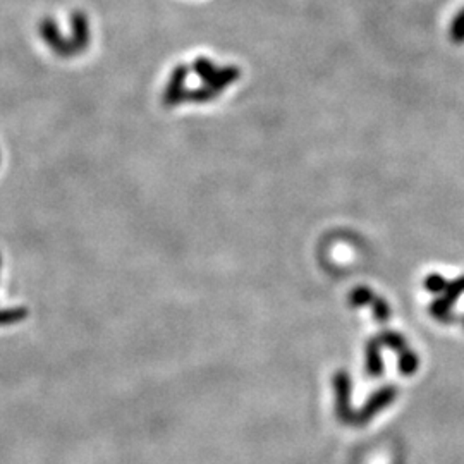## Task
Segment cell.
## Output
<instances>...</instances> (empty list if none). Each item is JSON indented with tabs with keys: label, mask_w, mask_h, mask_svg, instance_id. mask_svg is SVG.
I'll return each instance as SVG.
<instances>
[{
	"label": "cell",
	"mask_w": 464,
	"mask_h": 464,
	"mask_svg": "<svg viewBox=\"0 0 464 464\" xmlns=\"http://www.w3.org/2000/svg\"><path fill=\"white\" fill-rule=\"evenodd\" d=\"M334 391H335V413L339 419L344 423H353L354 413L351 411V378L344 370H339L334 375Z\"/></svg>",
	"instance_id": "1"
},
{
	"label": "cell",
	"mask_w": 464,
	"mask_h": 464,
	"mask_svg": "<svg viewBox=\"0 0 464 464\" xmlns=\"http://www.w3.org/2000/svg\"><path fill=\"white\" fill-rule=\"evenodd\" d=\"M395 395H398V391H395L394 387H391V385L382 387L380 391L375 392V394L371 395L367 402H365L363 408H361L358 413H354V419H353L354 425H365V423L370 422V419L374 418V416H377L382 409L387 408L389 404L394 402Z\"/></svg>",
	"instance_id": "2"
},
{
	"label": "cell",
	"mask_w": 464,
	"mask_h": 464,
	"mask_svg": "<svg viewBox=\"0 0 464 464\" xmlns=\"http://www.w3.org/2000/svg\"><path fill=\"white\" fill-rule=\"evenodd\" d=\"M463 294H464V276L459 277L457 280H452V282L447 284L442 296H440L439 300L433 301V304L430 306V311H432L433 317L440 318V320L449 317L450 310H452V306H454V301L459 300Z\"/></svg>",
	"instance_id": "3"
},
{
	"label": "cell",
	"mask_w": 464,
	"mask_h": 464,
	"mask_svg": "<svg viewBox=\"0 0 464 464\" xmlns=\"http://www.w3.org/2000/svg\"><path fill=\"white\" fill-rule=\"evenodd\" d=\"M188 76V71L186 67H178L174 71L171 77V83H169L167 91H165V103L167 105H175L182 98V90H184V81Z\"/></svg>",
	"instance_id": "4"
},
{
	"label": "cell",
	"mask_w": 464,
	"mask_h": 464,
	"mask_svg": "<svg viewBox=\"0 0 464 464\" xmlns=\"http://www.w3.org/2000/svg\"><path fill=\"white\" fill-rule=\"evenodd\" d=\"M380 345V339H371L367 344V371L370 377H380L382 371H384Z\"/></svg>",
	"instance_id": "5"
},
{
	"label": "cell",
	"mask_w": 464,
	"mask_h": 464,
	"mask_svg": "<svg viewBox=\"0 0 464 464\" xmlns=\"http://www.w3.org/2000/svg\"><path fill=\"white\" fill-rule=\"evenodd\" d=\"M239 76H241V71H239L238 67H225V69H219L215 76H213V80L210 81L208 86L215 88L217 91H220L225 86H229L230 83H234L236 80H239Z\"/></svg>",
	"instance_id": "6"
},
{
	"label": "cell",
	"mask_w": 464,
	"mask_h": 464,
	"mask_svg": "<svg viewBox=\"0 0 464 464\" xmlns=\"http://www.w3.org/2000/svg\"><path fill=\"white\" fill-rule=\"evenodd\" d=\"M380 342L382 345H387V347H391L392 351H395V353L401 356V354L408 353L409 347L406 345V341L402 335L395 334V332L389 330V332H384V334L380 335Z\"/></svg>",
	"instance_id": "7"
},
{
	"label": "cell",
	"mask_w": 464,
	"mask_h": 464,
	"mask_svg": "<svg viewBox=\"0 0 464 464\" xmlns=\"http://www.w3.org/2000/svg\"><path fill=\"white\" fill-rule=\"evenodd\" d=\"M367 306L374 308L375 318H377L378 321H382V323L391 318V308H389V304L385 303L382 297H378L377 294H371L370 300H368V303H367Z\"/></svg>",
	"instance_id": "8"
},
{
	"label": "cell",
	"mask_w": 464,
	"mask_h": 464,
	"mask_svg": "<svg viewBox=\"0 0 464 464\" xmlns=\"http://www.w3.org/2000/svg\"><path fill=\"white\" fill-rule=\"evenodd\" d=\"M418 365H419L418 356H416L413 351H408V353L399 356V374L409 377V375H413L418 370Z\"/></svg>",
	"instance_id": "9"
},
{
	"label": "cell",
	"mask_w": 464,
	"mask_h": 464,
	"mask_svg": "<svg viewBox=\"0 0 464 464\" xmlns=\"http://www.w3.org/2000/svg\"><path fill=\"white\" fill-rule=\"evenodd\" d=\"M450 40L456 45H463L464 43V9L456 14L450 25Z\"/></svg>",
	"instance_id": "10"
},
{
	"label": "cell",
	"mask_w": 464,
	"mask_h": 464,
	"mask_svg": "<svg viewBox=\"0 0 464 464\" xmlns=\"http://www.w3.org/2000/svg\"><path fill=\"white\" fill-rule=\"evenodd\" d=\"M28 311L25 308H11V310H0V325L16 323V321L25 320Z\"/></svg>",
	"instance_id": "11"
},
{
	"label": "cell",
	"mask_w": 464,
	"mask_h": 464,
	"mask_svg": "<svg viewBox=\"0 0 464 464\" xmlns=\"http://www.w3.org/2000/svg\"><path fill=\"white\" fill-rule=\"evenodd\" d=\"M195 67H196V73L199 74V77H202L206 84H210V81L213 80V76H215L217 71H219L212 62H210V60H206V59L196 60Z\"/></svg>",
	"instance_id": "12"
},
{
	"label": "cell",
	"mask_w": 464,
	"mask_h": 464,
	"mask_svg": "<svg viewBox=\"0 0 464 464\" xmlns=\"http://www.w3.org/2000/svg\"><path fill=\"white\" fill-rule=\"evenodd\" d=\"M447 284L449 282H445L442 276H439V273H432V276H428L425 279V289L428 291V293H443Z\"/></svg>",
	"instance_id": "13"
},
{
	"label": "cell",
	"mask_w": 464,
	"mask_h": 464,
	"mask_svg": "<svg viewBox=\"0 0 464 464\" xmlns=\"http://www.w3.org/2000/svg\"><path fill=\"white\" fill-rule=\"evenodd\" d=\"M219 93V91L215 90V88L212 86H206V88H199V90H195L191 91V100H198V101H206V100H212V98H215V95Z\"/></svg>",
	"instance_id": "14"
}]
</instances>
